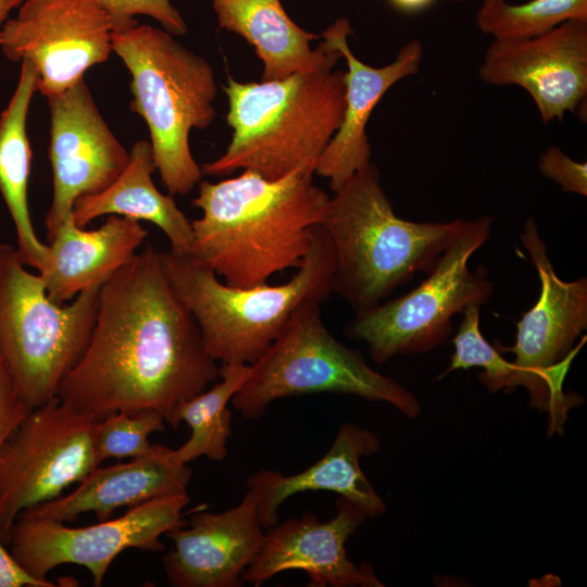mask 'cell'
<instances>
[{
  "label": "cell",
  "instance_id": "6da1fadb",
  "mask_svg": "<svg viewBox=\"0 0 587 587\" xmlns=\"http://www.w3.org/2000/svg\"><path fill=\"white\" fill-rule=\"evenodd\" d=\"M218 369L149 246L99 289L90 339L58 398L96 420L149 409L171 424Z\"/></svg>",
  "mask_w": 587,
  "mask_h": 587
},
{
  "label": "cell",
  "instance_id": "7a4b0ae2",
  "mask_svg": "<svg viewBox=\"0 0 587 587\" xmlns=\"http://www.w3.org/2000/svg\"><path fill=\"white\" fill-rule=\"evenodd\" d=\"M313 174L298 170L267 179L245 170L217 183L200 182L192 205L202 215L191 221L188 255L211 267L227 285L240 288L298 268L329 200L313 183Z\"/></svg>",
  "mask_w": 587,
  "mask_h": 587
},
{
  "label": "cell",
  "instance_id": "3957f363",
  "mask_svg": "<svg viewBox=\"0 0 587 587\" xmlns=\"http://www.w3.org/2000/svg\"><path fill=\"white\" fill-rule=\"evenodd\" d=\"M329 46L316 67L283 79L241 83L228 75L223 89L232 139L220 158L201 166L203 175L249 170L278 179L298 170L314 172L345 110V72L335 68L342 55Z\"/></svg>",
  "mask_w": 587,
  "mask_h": 587
},
{
  "label": "cell",
  "instance_id": "277c9868",
  "mask_svg": "<svg viewBox=\"0 0 587 587\" xmlns=\"http://www.w3.org/2000/svg\"><path fill=\"white\" fill-rule=\"evenodd\" d=\"M462 223L400 218L370 162L329 198L320 223L335 252L333 292L355 314L378 305L416 273L429 274Z\"/></svg>",
  "mask_w": 587,
  "mask_h": 587
},
{
  "label": "cell",
  "instance_id": "5b68a950",
  "mask_svg": "<svg viewBox=\"0 0 587 587\" xmlns=\"http://www.w3.org/2000/svg\"><path fill=\"white\" fill-rule=\"evenodd\" d=\"M163 272L196 320L205 349L221 364H252L278 337L295 311L333 294L335 252L317 224L307 255L286 283L240 288L222 282L190 255L159 252Z\"/></svg>",
  "mask_w": 587,
  "mask_h": 587
},
{
  "label": "cell",
  "instance_id": "8992f818",
  "mask_svg": "<svg viewBox=\"0 0 587 587\" xmlns=\"http://www.w3.org/2000/svg\"><path fill=\"white\" fill-rule=\"evenodd\" d=\"M173 36L137 22L112 32V51L130 73V108L149 128L163 185L171 196H185L203 175L192 157L189 135L214 120L217 87L210 63Z\"/></svg>",
  "mask_w": 587,
  "mask_h": 587
},
{
  "label": "cell",
  "instance_id": "52a82bcc",
  "mask_svg": "<svg viewBox=\"0 0 587 587\" xmlns=\"http://www.w3.org/2000/svg\"><path fill=\"white\" fill-rule=\"evenodd\" d=\"M320 300L291 315L232 398L246 420H259L275 400L312 394L353 395L385 402L409 419L422 412L419 399L392 377L373 370L359 350L346 347L326 328Z\"/></svg>",
  "mask_w": 587,
  "mask_h": 587
},
{
  "label": "cell",
  "instance_id": "ba28073f",
  "mask_svg": "<svg viewBox=\"0 0 587 587\" xmlns=\"http://www.w3.org/2000/svg\"><path fill=\"white\" fill-rule=\"evenodd\" d=\"M16 248L0 243V361L29 409L58 397L84 353L95 325L101 287L58 304Z\"/></svg>",
  "mask_w": 587,
  "mask_h": 587
},
{
  "label": "cell",
  "instance_id": "9c48e42d",
  "mask_svg": "<svg viewBox=\"0 0 587 587\" xmlns=\"http://www.w3.org/2000/svg\"><path fill=\"white\" fill-rule=\"evenodd\" d=\"M492 217L463 223L433 271L403 296L357 313L345 335L366 344L371 358L384 364L397 355L425 353L445 344L452 317L473 302L485 304L494 291L487 271H471V257L489 239Z\"/></svg>",
  "mask_w": 587,
  "mask_h": 587
},
{
  "label": "cell",
  "instance_id": "30bf717a",
  "mask_svg": "<svg viewBox=\"0 0 587 587\" xmlns=\"http://www.w3.org/2000/svg\"><path fill=\"white\" fill-rule=\"evenodd\" d=\"M520 238L537 271L540 294L516 323L514 345L496 348L514 354L513 389L524 387L529 405L548 414L547 434L562 436L569 412L584 402L577 392H564L563 383L586 339L577 344L587 328V278H559L534 218H527Z\"/></svg>",
  "mask_w": 587,
  "mask_h": 587
},
{
  "label": "cell",
  "instance_id": "8fae6325",
  "mask_svg": "<svg viewBox=\"0 0 587 587\" xmlns=\"http://www.w3.org/2000/svg\"><path fill=\"white\" fill-rule=\"evenodd\" d=\"M96 419L60 398L32 409L0 448V537L23 510L55 499L100 465Z\"/></svg>",
  "mask_w": 587,
  "mask_h": 587
},
{
  "label": "cell",
  "instance_id": "7c38bea8",
  "mask_svg": "<svg viewBox=\"0 0 587 587\" xmlns=\"http://www.w3.org/2000/svg\"><path fill=\"white\" fill-rule=\"evenodd\" d=\"M188 494L168 496L130 508L116 519L84 527L20 513L11 526L8 548L30 575L47 574L63 564L84 566L100 587L112 562L127 549L162 551L161 536L184 526Z\"/></svg>",
  "mask_w": 587,
  "mask_h": 587
},
{
  "label": "cell",
  "instance_id": "4fadbf2b",
  "mask_svg": "<svg viewBox=\"0 0 587 587\" xmlns=\"http://www.w3.org/2000/svg\"><path fill=\"white\" fill-rule=\"evenodd\" d=\"M112 32L110 16L93 0H23L3 25L0 48L9 60L34 65L37 90L48 97L109 59Z\"/></svg>",
  "mask_w": 587,
  "mask_h": 587
},
{
  "label": "cell",
  "instance_id": "5bb4252c",
  "mask_svg": "<svg viewBox=\"0 0 587 587\" xmlns=\"http://www.w3.org/2000/svg\"><path fill=\"white\" fill-rule=\"evenodd\" d=\"M47 99L53 174L52 201L45 217L48 240L78 197L102 191L121 174L129 151L105 123L84 78Z\"/></svg>",
  "mask_w": 587,
  "mask_h": 587
},
{
  "label": "cell",
  "instance_id": "9a60e30c",
  "mask_svg": "<svg viewBox=\"0 0 587 587\" xmlns=\"http://www.w3.org/2000/svg\"><path fill=\"white\" fill-rule=\"evenodd\" d=\"M489 85L523 88L545 124L574 113L587 96V21L570 20L527 39L494 40L478 68Z\"/></svg>",
  "mask_w": 587,
  "mask_h": 587
},
{
  "label": "cell",
  "instance_id": "2e32d148",
  "mask_svg": "<svg viewBox=\"0 0 587 587\" xmlns=\"http://www.w3.org/2000/svg\"><path fill=\"white\" fill-rule=\"evenodd\" d=\"M336 514L322 522L312 512L265 529L262 547L242 574L255 587L289 570L304 571L311 587H383L371 564L357 565L346 542L364 523L365 514L339 497Z\"/></svg>",
  "mask_w": 587,
  "mask_h": 587
},
{
  "label": "cell",
  "instance_id": "e0dca14e",
  "mask_svg": "<svg viewBox=\"0 0 587 587\" xmlns=\"http://www.w3.org/2000/svg\"><path fill=\"white\" fill-rule=\"evenodd\" d=\"M173 542L163 555L167 583L173 587H240L242 574L260 551L262 527L254 494L224 512H197L165 534Z\"/></svg>",
  "mask_w": 587,
  "mask_h": 587
},
{
  "label": "cell",
  "instance_id": "ac0fdd59",
  "mask_svg": "<svg viewBox=\"0 0 587 587\" xmlns=\"http://www.w3.org/2000/svg\"><path fill=\"white\" fill-rule=\"evenodd\" d=\"M352 34L347 18H337L322 34L347 63L342 121L314 167V174L327 178L334 192L371 162L372 149L366 135L369 118L390 87L419 73L423 57L421 42L413 39L400 49L391 63L374 67L351 51L348 37Z\"/></svg>",
  "mask_w": 587,
  "mask_h": 587
},
{
  "label": "cell",
  "instance_id": "d6986e66",
  "mask_svg": "<svg viewBox=\"0 0 587 587\" xmlns=\"http://www.w3.org/2000/svg\"><path fill=\"white\" fill-rule=\"evenodd\" d=\"M191 477V467L178 460L175 449L155 444L130 461L96 466L72 492L20 513L68 523L92 512L98 521H107L117 509L188 494Z\"/></svg>",
  "mask_w": 587,
  "mask_h": 587
},
{
  "label": "cell",
  "instance_id": "ffe728a7",
  "mask_svg": "<svg viewBox=\"0 0 587 587\" xmlns=\"http://www.w3.org/2000/svg\"><path fill=\"white\" fill-rule=\"evenodd\" d=\"M378 437L354 423L339 426L327 452L302 472L284 475L259 470L247 478L257 499L258 516L264 529L278 523V509L291 496L304 491H333L357 505L366 519L386 512V503L360 466L362 457L377 453Z\"/></svg>",
  "mask_w": 587,
  "mask_h": 587
},
{
  "label": "cell",
  "instance_id": "44dd1931",
  "mask_svg": "<svg viewBox=\"0 0 587 587\" xmlns=\"http://www.w3.org/2000/svg\"><path fill=\"white\" fill-rule=\"evenodd\" d=\"M148 236L140 221L108 215L97 229L78 226L72 212L48 239L42 277L48 297L58 304L101 287L136 254Z\"/></svg>",
  "mask_w": 587,
  "mask_h": 587
},
{
  "label": "cell",
  "instance_id": "7402d4cb",
  "mask_svg": "<svg viewBox=\"0 0 587 587\" xmlns=\"http://www.w3.org/2000/svg\"><path fill=\"white\" fill-rule=\"evenodd\" d=\"M157 171L150 141L138 140L121 174L102 191L78 197L72 208L75 223L85 227L103 215H118L157 225L167 237L170 251L188 255L192 242L191 222L171 195H163L152 180Z\"/></svg>",
  "mask_w": 587,
  "mask_h": 587
},
{
  "label": "cell",
  "instance_id": "603a6c76",
  "mask_svg": "<svg viewBox=\"0 0 587 587\" xmlns=\"http://www.w3.org/2000/svg\"><path fill=\"white\" fill-rule=\"evenodd\" d=\"M213 10L221 28L253 46L264 65L261 80L311 71L330 50L324 39L313 49L317 36L298 26L280 0H213Z\"/></svg>",
  "mask_w": 587,
  "mask_h": 587
},
{
  "label": "cell",
  "instance_id": "cb8c5ba5",
  "mask_svg": "<svg viewBox=\"0 0 587 587\" xmlns=\"http://www.w3.org/2000/svg\"><path fill=\"white\" fill-rule=\"evenodd\" d=\"M38 76L34 65L22 61L16 88L0 114V193L13 220L17 253L26 266L42 268L48 245L34 229L28 209L27 189L32 168V149L26 120Z\"/></svg>",
  "mask_w": 587,
  "mask_h": 587
},
{
  "label": "cell",
  "instance_id": "d4e9b609",
  "mask_svg": "<svg viewBox=\"0 0 587 587\" xmlns=\"http://www.w3.org/2000/svg\"><path fill=\"white\" fill-rule=\"evenodd\" d=\"M249 373L250 364H221V380L178 407L170 425L176 429L185 422L191 430L189 438L175 449L179 461L188 464L200 457L215 462L225 460L233 434V415L227 404Z\"/></svg>",
  "mask_w": 587,
  "mask_h": 587
},
{
  "label": "cell",
  "instance_id": "484cf974",
  "mask_svg": "<svg viewBox=\"0 0 587 587\" xmlns=\"http://www.w3.org/2000/svg\"><path fill=\"white\" fill-rule=\"evenodd\" d=\"M570 20L587 21V0H483L475 21L494 40H517L540 36Z\"/></svg>",
  "mask_w": 587,
  "mask_h": 587
},
{
  "label": "cell",
  "instance_id": "4316f807",
  "mask_svg": "<svg viewBox=\"0 0 587 587\" xmlns=\"http://www.w3.org/2000/svg\"><path fill=\"white\" fill-rule=\"evenodd\" d=\"M480 308L482 304L477 302L464 308L463 320L452 340L454 351L449 365L436 379L457 370L482 367L478 380L489 392L512 391L515 367L483 336L479 328Z\"/></svg>",
  "mask_w": 587,
  "mask_h": 587
},
{
  "label": "cell",
  "instance_id": "83f0119b",
  "mask_svg": "<svg viewBox=\"0 0 587 587\" xmlns=\"http://www.w3.org/2000/svg\"><path fill=\"white\" fill-rule=\"evenodd\" d=\"M164 417L154 410L118 411L97 421L95 452L99 464L107 459L123 460L146 454L152 447L149 436L164 430Z\"/></svg>",
  "mask_w": 587,
  "mask_h": 587
},
{
  "label": "cell",
  "instance_id": "f1b7e54d",
  "mask_svg": "<svg viewBox=\"0 0 587 587\" xmlns=\"http://www.w3.org/2000/svg\"><path fill=\"white\" fill-rule=\"evenodd\" d=\"M111 18L113 30H120L137 23L135 16L154 18L163 29L174 36L188 32L187 24L171 0H93Z\"/></svg>",
  "mask_w": 587,
  "mask_h": 587
},
{
  "label": "cell",
  "instance_id": "f546056e",
  "mask_svg": "<svg viewBox=\"0 0 587 587\" xmlns=\"http://www.w3.org/2000/svg\"><path fill=\"white\" fill-rule=\"evenodd\" d=\"M538 168L563 191L587 196V163L573 160L559 147L550 146L541 153Z\"/></svg>",
  "mask_w": 587,
  "mask_h": 587
},
{
  "label": "cell",
  "instance_id": "4dcf8cb0",
  "mask_svg": "<svg viewBox=\"0 0 587 587\" xmlns=\"http://www.w3.org/2000/svg\"><path fill=\"white\" fill-rule=\"evenodd\" d=\"M30 410L0 361V448Z\"/></svg>",
  "mask_w": 587,
  "mask_h": 587
},
{
  "label": "cell",
  "instance_id": "1f68e13d",
  "mask_svg": "<svg viewBox=\"0 0 587 587\" xmlns=\"http://www.w3.org/2000/svg\"><path fill=\"white\" fill-rule=\"evenodd\" d=\"M49 579H40L26 572L12 555L0 537V587H54Z\"/></svg>",
  "mask_w": 587,
  "mask_h": 587
},
{
  "label": "cell",
  "instance_id": "d6a6232c",
  "mask_svg": "<svg viewBox=\"0 0 587 587\" xmlns=\"http://www.w3.org/2000/svg\"><path fill=\"white\" fill-rule=\"evenodd\" d=\"M397 10L413 13L426 9L435 0H388Z\"/></svg>",
  "mask_w": 587,
  "mask_h": 587
},
{
  "label": "cell",
  "instance_id": "836d02e7",
  "mask_svg": "<svg viewBox=\"0 0 587 587\" xmlns=\"http://www.w3.org/2000/svg\"><path fill=\"white\" fill-rule=\"evenodd\" d=\"M23 0H0V42L2 28L7 20L9 18L10 12L21 5Z\"/></svg>",
  "mask_w": 587,
  "mask_h": 587
},
{
  "label": "cell",
  "instance_id": "e575fe53",
  "mask_svg": "<svg viewBox=\"0 0 587 587\" xmlns=\"http://www.w3.org/2000/svg\"><path fill=\"white\" fill-rule=\"evenodd\" d=\"M453 1H462V0H453Z\"/></svg>",
  "mask_w": 587,
  "mask_h": 587
}]
</instances>
